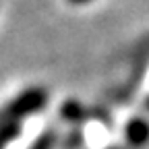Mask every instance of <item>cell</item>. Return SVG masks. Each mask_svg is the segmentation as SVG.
I'll use <instances>...</instances> for the list:
<instances>
[{
    "label": "cell",
    "instance_id": "6da1fadb",
    "mask_svg": "<svg viewBox=\"0 0 149 149\" xmlns=\"http://www.w3.org/2000/svg\"><path fill=\"white\" fill-rule=\"evenodd\" d=\"M44 104H46L44 89H27V91H23L17 100H13L4 108V112L0 114V122L2 120L15 122L17 118H23V116L31 114V112H37Z\"/></svg>",
    "mask_w": 149,
    "mask_h": 149
},
{
    "label": "cell",
    "instance_id": "7a4b0ae2",
    "mask_svg": "<svg viewBox=\"0 0 149 149\" xmlns=\"http://www.w3.org/2000/svg\"><path fill=\"white\" fill-rule=\"evenodd\" d=\"M126 137H128V141H133V143H143L149 137V126L143 120H133V122L128 124Z\"/></svg>",
    "mask_w": 149,
    "mask_h": 149
},
{
    "label": "cell",
    "instance_id": "3957f363",
    "mask_svg": "<svg viewBox=\"0 0 149 149\" xmlns=\"http://www.w3.org/2000/svg\"><path fill=\"white\" fill-rule=\"evenodd\" d=\"M19 135V124L17 122H6L2 128H0V149H2L10 139H15Z\"/></svg>",
    "mask_w": 149,
    "mask_h": 149
},
{
    "label": "cell",
    "instance_id": "277c9868",
    "mask_svg": "<svg viewBox=\"0 0 149 149\" xmlns=\"http://www.w3.org/2000/svg\"><path fill=\"white\" fill-rule=\"evenodd\" d=\"M50 145H52V135H46V137H42L40 141H37L31 149H50Z\"/></svg>",
    "mask_w": 149,
    "mask_h": 149
},
{
    "label": "cell",
    "instance_id": "5b68a950",
    "mask_svg": "<svg viewBox=\"0 0 149 149\" xmlns=\"http://www.w3.org/2000/svg\"><path fill=\"white\" fill-rule=\"evenodd\" d=\"M68 2H72V4H85V2H91V0H68Z\"/></svg>",
    "mask_w": 149,
    "mask_h": 149
},
{
    "label": "cell",
    "instance_id": "8992f818",
    "mask_svg": "<svg viewBox=\"0 0 149 149\" xmlns=\"http://www.w3.org/2000/svg\"><path fill=\"white\" fill-rule=\"evenodd\" d=\"M147 106H149V102H147Z\"/></svg>",
    "mask_w": 149,
    "mask_h": 149
}]
</instances>
